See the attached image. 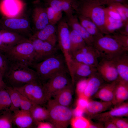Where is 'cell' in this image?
I'll return each mask as SVG.
<instances>
[{
    "label": "cell",
    "instance_id": "1",
    "mask_svg": "<svg viewBox=\"0 0 128 128\" xmlns=\"http://www.w3.org/2000/svg\"><path fill=\"white\" fill-rule=\"evenodd\" d=\"M8 86L16 88L32 82L39 80L35 71L27 65L10 62L4 75ZM8 86V85H7Z\"/></svg>",
    "mask_w": 128,
    "mask_h": 128
},
{
    "label": "cell",
    "instance_id": "2",
    "mask_svg": "<svg viewBox=\"0 0 128 128\" xmlns=\"http://www.w3.org/2000/svg\"><path fill=\"white\" fill-rule=\"evenodd\" d=\"M65 64L64 58L55 54L40 62L33 63L30 67L34 69L39 80L44 84L56 74L67 70Z\"/></svg>",
    "mask_w": 128,
    "mask_h": 128
},
{
    "label": "cell",
    "instance_id": "3",
    "mask_svg": "<svg viewBox=\"0 0 128 128\" xmlns=\"http://www.w3.org/2000/svg\"><path fill=\"white\" fill-rule=\"evenodd\" d=\"M78 12L92 21L104 35H108L105 22V8L94 0H81L79 2Z\"/></svg>",
    "mask_w": 128,
    "mask_h": 128
},
{
    "label": "cell",
    "instance_id": "4",
    "mask_svg": "<svg viewBox=\"0 0 128 128\" xmlns=\"http://www.w3.org/2000/svg\"><path fill=\"white\" fill-rule=\"evenodd\" d=\"M93 46L101 59H111L125 51H128L112 35H103L94 38Z\"/></svg>",
    "mask_w": 128,
    "mask_h": 128
},
{
    "label": "cell",
    "instance_id": "5",
    "mask_svg": "<svg viewBox=\"0 0 128 128\" xmlns=\"http://www.w3.org/2000/svg\"><path fill=\"white\" fill-rule=\"evenodd\" d=\"M4 53L10 62L30 67L34 62V50L29 39L16 45Z\"/></svg>",
    "mask_w": 128,
    "mask_h": 128
},
{
    "label": "cell",
    "instance_id": "6",
    "mask_svg": "<svg viewBox=\"0 0 128 128\" xmlns=\"http://www.w3.org/2000/svg\"><path fill=\"white\" fill-rule=\"evenodd\" d=\"M47 101V120L54 128H67L73 118L72 110L69 107L57 103L53 99H50Z\"/></svg>",
    "mask_w": 128,
    "mask_h": 128
},
{
    "label": "cell",
    "instance_id": "7",
    "mask_svg": "<svg viewBox=\"0 0 128 128\" xmlns=\"http://www.w3.org/2000/svg\"><path fill=\"white\" fill-rule=\"evenodd\" d=\"M14 88L35 104L41 105L47 101L43 84L39 80Z\"/></svg>",
    "mask_w": 128,
    "mask_h": 128
},
{
    "label": "cell",
    "instance_id": "8",
    "mask_svg": "<svg viewBox=\"0 0 128 128\" xmlns=\"http://www.w3.org/2000/svg\"><path fill=\"white\" fill-rule=\"evenodd\" d=\"M67 72L66 70L56 74L43 84L47 101L71 83Z\"/></svg>",
    "mask_w": 128,
    "mask_h": 128
},
{
    "label": "cell",
    "instance_id": "9",
    "mask_svg": "<svg viewBox=\"0 0 128 128\" xmlns=\"http://www.w3.org/2000/svg\"><path fill=\"white\" fill-rule=\"evenodd\" d=\"M70 30L67 22L59 21L57 28V41L62 52L67 68L72 59L70 51Z\"/></svg>",
    "mask_w": 128,
    "mask_h": 128
},
{
    "label": "cell",
    "instance_id": "10",
    "mask_svg": "<svg viewBox=\"0 0 128 128\" xmlns=\"http://www.w3.org/2000/svg\"><path fill=\"white\" fill-rule=\"evenodd\" d=\"M71 56L76 61L96 67L100 59L98 53L93 46L87 45L72 53Z\"/></svg>",
    "mask_w": 128,
    "mask_h": 128
},
{
    "label": "cell",
    "instance_id": "11",
    "mask_svg": "<svg viewBox=\"0 0 128 128\" xmlns=\"http://www.w3.org/2000/svg\"><path fill=\"white\" fill-rule=\"evenodd\" d=\"M68 70L73 85L80 79L88 78L97 72L96 67L78 62L72 58Z\"/></svg>",
    "mask_w": 128,
    "mask_h": 128
},
{
    "label": "cell",
    "instance_id": "12",
    "mask_svg": "<svg viewBox=\"0 0 128 128\" xmlns=\"http://www.w3.org/2000/svg\"><path fill=\"white\" fill-rule=\"evenodd\" d=\"M33 46L35 53L34 63H37L56 54V49L50 43L33 37L29 39Z\"/></svg>",
    "mask_w": 128,
    "mask_h": 128
},
{
    "label": "cell",
    "instance_id": "13",
    "mask_svg": "<svg viewBox=\"0 0 128 128\" xmlns=\"http://www.w3.org/2000/svg\"><path fill=\"white\" fill-rule=\"evenodd\" d=\"M97 72L106 82L119 80L118 72L112 59H101L96 67Z\"/></svg>",
    "mask_w": 128,
    "mask_h": 128
},
{
    "label": "cell",
    "instance_id": "14",
    "mask_svg": "<svg viewBox=\"0 0 128 128\" xmlns=\"http://www.w3.org/2000/svg\"><path fill=\"white\" fill-rule=\"evenodd\" d=\"M114 107L109 111L94 115L90 119H93L103 123L106 121L117 117H127L128 116V102H124Z\"/></svg>",
    "mask_w": 128,
    "mask_h": 128
},
{
    "label": "cell",
    "instance_id": "15",
    "mask_svg": "<svg viewBox=\"0 0 128 128\" xmlns=\"http://www.w3.org/2000/svg\"><path fill=\"white\" fill-rule=\"evenodd\" d=\"M24 4L21 0H2L0 2V11L5 17L15 18L23 11Z\"/></svg>",
    "mask_w": 128,
    "mask_h": 128
},
{
    "label": "cell",
    "instance_id": "16",
    "mask_svg": "<svg viewBox=\"0 0 128 128\" xmlns=\"http://www.w3.org/2000/svg\"><path fill=\"white\" fill-rule=\"evenodd\" d=\"M27 20L23 18L5 17L0 21V28L12 31H26L29 27Z\"/></svg>",
    "mask_w": 128,
    "mask_h": 128
},
{
    "label": "cell",
    "instance_id": "17",
    "mask_svg": "<svg viewBox=\"0 0 128 128\" xmlns=\"http://www.w3.org/2000/svg\"><path fill=\"white\" fill-rule=\"evenodd\" d=\"M49 6L64 12L67 16L78 12L79 3L77 0H48Z\"/></svg>",
    "mask_w": 128,
    "mask_h": 128
},
{
    "label": "cell",
    "instance_id": "18",
    "mask_svg": "<svg viewBox=\"0 0 128 128\" xmlns=\"http://www.w3.org/2000/svg\"><path fill=\"white\" fill-rule=\"evenodd\" d=\"M128 51L123 52L111 59L117 69L119 80L128 82Z\"/></svg>",
    "mask_w": 128,
    "mask_h": 128
},
{
    "label": "cell",
    "instance_id": "19",
    "mask_svg": "<svg viewBox=\"0 0 128 128\" xmlns=\"http://www.w3.org/2000/svg\"><path fill=\"white\" fill-rule=\"evenodd\" d=\"M12 112L13 123L18 128H31L35 124L30 111L18 109Z\"/></svg>",
    "mask_w": 128,
    "mask_h": 128
},
{
    "label": "cell",
    "instance_id": "20",
    "mask_svg": "<svg viewBox=\"0 0 128 128\" xmlns=\"http://www.w3.org/2000/svg\"><path fill=\"white\" fill-rule=\"evenodd\" d=\"M67 17V22L68 25L81 35L87 45H93L94 38L88 33L81 24L78 17L73 14Z\"/></svg>",
    "mask_w": 128,
    "mask_h": 128
},
{
    "label": "cell",
    "instance_id": "21",
    "mask_svg": "<svg viewBox=\"0 0 128 128\" xmlns=\"http://www.w3.org/2000/svg\"><path fill=\"white\" fill-rule=\"evenodd\" d=\"M2 41L7 49L28 39L17 32L0 28Z\"/></svg>",
    "mask_w": 128,
    "mask_h": 128
},
{
    "label": "cell",
    "instance_id": "22",
    "mask_svg": "<svg viewBox=\"0 0 128 128\" xmlns=\"http://www.w3.org/2000/svg\"><path fill=\"white\" fill-rule=\"evenodd\" d=\"M105 82L97 72L88 78L87 86L84 96L90 99L97 92Z\"/></svg>",
    "mask_w": 128,
    "mask_h": 128
},
{
    "label": "cell",
    "instance_id": "23",
    "mask_svg": "<svg viewBox=\"0 0 128 128\" xmlns=\"http://www.w3.org/2000/svg\"><path fill=\"white\" fill-rule=\"evenodd\" d=\"M113 105L111 102L97 101L90 100L84 110L89 119L92 116L104 112Z\"/></svg>",
    "mask_w": 128,
    "mask_h": 128
},
{
    "label": "cell",
    "instance_id": "24",
    "mask_svg": "<svg viewBox=\"0 0 128 128\" xmlns=\"http://www.w3.org/2000/svg\"><path fill=\"white\" fill-rule=\"evenodd\" d=\"M54 25L49 24L31 36L48 42L55 46L57 41V36Z\"/></svg>",
    "mask_w": 128,
    "mask_h": 128
},
{
    "label": "cell",
    "instance_id": "25",
    "mask_svg": "<svg viewBox=\"0 0 128 128\" xmlns=\"http://www.w3.org/2000/svg\"><path fill=\"white\" fill-rule=\"evenodd\" d=\"M117 81L105 83L93 97L103 101L112 102Z\"/></svg>",
    "mask_w": 128,
    "mask_h": 128
},
{
    "label": "cell",
    "instance_id": "26",
    "mask_svg": "<svg viewBox=\"0 0 128 128\" xmlns=\"http://www.w3.org/2000/svg\"><path fill=\"white\" fill-rule=\"evenodd\" d=\"M128 98V82L119 80L115 89L112 103L115 106L121 104Z\"/></svg>",
    "mask_w": 128,
    "mask_h": 128
},
{
    "label": "cell",
    "instance_id": "27",
    "mask_svg": "<svg viewBox=\"0 0 128 128\" xmlns=\"http://www.w3.org/2000/svg\"><path fill=\"white\" fill-rule=\"evenodd\" d=\"M72 83H71L54 95L53 99L57 103L68 107L71 103L73 94Z\"/></svg>",
    "mask_w": 128,
    "mask_h": 128
},
{
    "label": "cell",
    "instance_id": "28",
    "mask_svg": "<svg viewBox=\"0 0 128 128\" xmlns=\"http://www.w3.org/2000/svg\"><path fill=\"white\" fill-rule=\"evenodd\" d=\"M33 21L35 28L41 30L49 24L46 9L37 7L34 9L33 14Z\"/></svg>",
    "mask_w": 128,
    "mask_h": 128
},
{
    "label": "cell",
    "instance_id": "29",
    "mask_svg": "<svg viewBox=\"0 0 128 128\" xmlns=\"http://www.w3.org/2000/svg\"><path fill=\"white\" fill-rule=\"evenodd\" d=\"M77 17L81 24L94 38L104 35L96 24L91 20L80 14Z\"/></svg>",
    "mask_w": 128,
    "mask_h": 128
},
{
    "label": "cell",
    "instance_id": "30",
    "mask_svg": "<svg viewBox=\"0 0 128 128\" xmlns=\"http://www.w3.org/2000/svg\"><path fill=\"white\" fill-rule=\"evenodd\" d=\"M70 40L71 54L87 45L81 35L73 29L70 31Z\"/></svg>",
    "mask_w": 128,
    "mask_h": 128
},
{
    "label": "cell",
    "instance_id": "31",
    "mask_svg": "<svg viewBox=\"0 0 128 128\" xmlns=\"http://www.w3.org/2000/svg\"><path fill=\"white\" fill-rule=\"evenodd\" d=\"M40 105H34L30 111L35 124L47 120L48 118V112L47 109Z\"/></svg>",
    "mask_w": 128,
    "mask_h": 128
},
{
    "label": "cell",
    "instance_id": "32",
    "mask_svg": "<svg viewBox=\"0 0 128 128\" xmlns=\"http://www.w3.org/2000/svg\"><path fill=\"white\" fill-rule=\"evenodd\" d=\"M5 88L9 94L11 103L10 110L13 112L19 109L21 94L11 87L7 85Z\"/></svg>",
    "mask_w": 128,
    "mask_h": 128
},
{
    "label": "cell",
    "instance_id": "33",
    "mask_svg": "<svg viewBox=\"0 0 128 128\" xmlns=\"http://www.w3.org/2000/svg\"><path fill=\"white\" fill-rule=\"evenodd\" d=\"M11 105L9 96L5 88L0 89V114L10 110Z\"/></svg>",
    "mask_w": 128,
    "mask_h": 128
},
{
    "label": "cell",
    "instance_id": "34",
    "mask_svg": "<svg viewBox=\"0 0 128 128\" xmlns=\"http://www.w3.org/2000/svg\"><path fill=\"white\" fill-rule=\"evenodd\" d=\"M13 112L10 110L0 114V128H13Z\"/></svg>",
    "mask_w": 128,
    "mask_h": 128
},
{
    "label": "cell",
    "instance_id": "35",
    "mask_svg": "<svg viewBox=\"0 0 128 128\" xmlns=\"http://www.w3.org/2000/svg\"><path fill=\"white\" fill-rule=\"evenodd\" d=\"M49 24L54 25L60 21L62 17V12L49 6L46 9Z\"/></svg>",
    "mask_w": 128,
    "mask_h": 128
},
{
    "label": "cell",
    "instance_id": "36",
    "mask_svg": "<svg viewBox=\"0 0 128 128\" xmlns=\"http://www.w3.org/2000/svg\"><path fill=\"white\" fill-rule=\"evenodd\" d=\"M70 123L73 128H89L90 120L83 116L74 117L71 119Z\"/></svg>",
    "mask_w": 128,
    "mask_h": 128
},
{
    "label": "cell",
    "instance_id": "37",
    "mask_svg": "<svg viewBox=\"0 0 128 128\" xmlns=\"http://www.w3.org/2000/svg\"><path fill=\"white\" fill-rule=\"evenodd\" d=\"M10 63L4 53L0 51V73L3 77L8 69Z\"/></svg>",
    "mask_w": 128,
    "mask_h": 128
},
{
    "label": "cell",
    "instance_id": "38",
    "mask_svg": "<svg viewBox=\"0 0 128 128\" xmlns=\"http://www.w3.org/2000/svg\"><path fill=\"white\" fill-rule=\"evenodd\" d=\"M88 82V78L81 79L77 82L76 91L78 97L84 96Z\"/></svg>",
    "mask_w": 128,
    "mask_h": 128
},
{
    "label": "cell",
    "instance_id": "39",
    "mask_svg": "<svg viewBox=\"0 0 128 128\" xmlns=\"http://www.w3.org/2000/svg\"><path fill=\"white\" fill-rule=\"evenodd\" d=\"M35 104L27 98L21 94L20 108L23 110L30 111Z\"/></svg>",
    "mask_w": 128,
    "mask_h": 128
},
{
    "label": "cell",
    "instance_id": "40",
    "mask_svg": "<svg viewBox=\"0 0 128 128\" xmlns=\"http://www.w3.org/2000/svg\"><path fill=\"white\" fill-rule=\"evenodd\" d=\"M109 121L112 122L117 128H128V119L123 117L114 118Z\"/></svg>",
    "mask_w": 128,
    "mask_h": 128
},
{
    "label": "cell",
    "instance_id": "41",
    "mask_svg": "<svg viewBox=\"0 0 128 128\" xmlns=\"http://www.w3.org/2000/svg\"><path fill=\"white\" fill-rule=\"evenodd\" d=\"M111 35L115 37L124 48L128 50V35L116 33Z\"/></svg>",
    "mask_w": 128,
    "mask_h": 128
},
{
    "label": "cell",
    "instance_id": "42",
    "mask_svg": "<svg viewBox=\"0 0 128 128\" xmlns=\"http://www.w3.org/2000/svg\"><path fill=\"white\" fill-rule=\"evenodd\" d=\"M102 5L108 6L117 3H126L127 0H94Z\"/></svg>",
    "mask_w": 128,
    "mask_h": 128
},
{
    "label": "cell",
    "instance_id": "43",
    "mask_svg": "<svg viewBox=\"0 0 128 128\" xmlns=\"http://www.w3.org/2000/svg\"><path fill=\"white\" fill-rule=\"evenodd\" d=\"M90 100L84 96L78 97L77 101V106L85 110Z\"/></svg>",
    "mask_w": 128,
    "mask_h": 128
},
{
    "label": "cell",
    "instance_id": "44",
    "mask_svg": "<svg viewBox=\"0 0 128 128\" xmlns=\"http://www.w3.org/2000/svg\"><path fill=\"white\" fill-rule=\"evenodd\" d=\"M35 124L38 128H54L53 125L50 123L41 121L36 123Z\"/></svg>",
    "mask_w": 128,
    "mask_h": 128
},
{
    "label": "cell",
    "instance_id": "45",
    "mask_svg": "<svg viewBox=\"0 0 128 128\" xmlns=\"http://www.w3.org/2000/svg\"><path fill=\"white\" fill-rule=\"evenodd\" d=\"M84 113V110L77 106L73 111V115L74 117L82 116Z\"/></svg>",
    "mask_w": 128,
    "mask_h": 128
},
{
    "label": "cell",
    "instance_id": "46",
    "mask_svg": "<svg viewBox=\"0 0 128 128\" xmlns=\"http://www.w3.org/2000/svg\"><path fill=\"white\" fill-rule=\"evenodd\" d=\"M90 124L89 128H104L103 123L98 122H94L90 120Z\"/></svg>",
    "mask_w": 128,
    "mask_h": 128
},
{
    "label": "cell",
    "instance_id": "47",
    "mask_svg": "<svg viewBox=\"0 0 128 128\" xmlns=\"http://www.w3.org/2000/svg\"><path fill=\"white\" fill-rule=\"evenodd\" d=\"M104 128H117L116 125L112 121H108L103 123Z\"/></svg>",
    "mask_w": 128,
    "mask_h": 128
},
{
    "label": "cell",
    "instance_id": "48",
    "mask_svg": "<svg viewBox=\"0 0 128 128\" xmlns=\"http://www.w3.org/2000/svg\"><path fill=\"white\" fill-rule=\"evenodd\" d=\"M123 29L119 31V33L124 35H128V21L126 22L123 27Z\"/></svg>",
    "mask_w": 128,
    "mask_h": 128
},
{
    "label": "cell",
    "instance_id": "49",
    "mask_svg": "<svg viewBox=\"0 0 128 128\" xmlns=\"http://www.w3.org/2000/svg\"><path fill=\"white\" fill-rule=\"evenodd\" d=\"M7 50V49L3 44L1 40V33L0 28V51L5 53Z\"/></svg>",
    "mask_w": 128,
    "mask_h": 128
},
{
    "label": "cell",
    "instance_id": "50",
    "mask_svg": "<svg viewBox=\"0 0 128 128\" xmlns=\"http://www.w3.org/2000/svg\"><path fill=\"white\" fill-rule=\"evenodd\" d=\"M6 86L3 77L0 73V89L5 88Z\"/></svg>",
    "mask_w": 128,
    "mask_h": 128
},
{
    "label": "cell",
    "instance_id": "51",
    "mask_svg": "<svg viewBox=\"0 0 128 128\" xmlns=\"http://www.w3.org/2000/svg\"></svg>",
    "mask_w": 128,
    "mask_h": 128
}]
</instances>
